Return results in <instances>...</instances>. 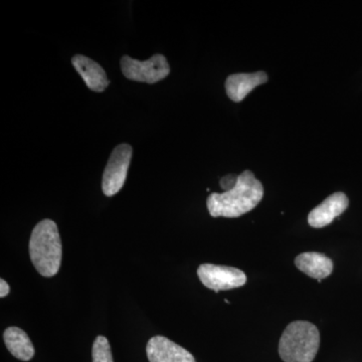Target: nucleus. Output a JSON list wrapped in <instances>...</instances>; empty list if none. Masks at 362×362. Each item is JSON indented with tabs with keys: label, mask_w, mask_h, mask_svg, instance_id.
Returning <instances> with one entry per match:
<instances>
[{
	"label": "nucleus",
	"mask_w": 362,
	"mask_h": 362,
	"mask_svg": "<svg viewBox=\"0 0 362 362\" xmlns=\"http://www.w3.org/2000/svg\"><path fill=\"white\" fill-rule=\"evenodd\" d=\"M264 187L252 171L246 170L238 177L233 189L223 194H211L207 199V209L213 218H239L252 211L263 199Z\"/></svg>",
	"instance_id": "nucleus-1"
},
{
	"label": "nucleus",
	"mask_w": 362,
	"mask_h": 362,
	"mask_svg": "<svg viewBox=\"0 0 362 362\" xmlns=\"http://www.w3.org/2000/svg\"><path fill=\"white\" fill-rule=\"evenodd\" d=\"M30 256L40 275L51 278L58 273L62 262V242L54 221L44 220L35 226L30 235Z\"/></svg>",
	"instance_id": "nucleus-2"
},
{
	"label": "nucleus",
	"mask_w": 362,
	"mask_h": 362,
	"mask_svg": "<svg viewBox=\"0 0 362 362\" xmlns=\"http://www.w3.org/2000/svg\"><path fill=\"white\" fill-rule=\"evenodd\" d=\"M319 346L320 334L316 326L308 321H294L281 337L279 354L285 362H312Z\"/></svg>",
	"instance_id": "nucleus-3"
},
{
	"label": "nucleus",
	"mask_w": 362,
	"mask_h": 362,
	"mask_svg": "<svg viewBox=\"0 0 362 362\" xmlns=\"http://www.w3.org/2000/svg\"><path fill=\"white\" fill-rule=\"evenodd\" d=\"M121 70L123 75L136 82L156 84L163 80L170 73V66L163 54H156L147 61H138L124 56L121 59Z\"/></svg>",
	"instance_id": "nucleus-4"
},
{
	"label": "nucleus",
	"mask_w": 362,
	"mask_h": 362,
	"mask_svg": "<svg viewBox=\"0 0 362 362\" xmlns=\"http://www.w3.org/2000/svg\"><path fill=\"white\" fill-rule=\"evenodd\" d=\"M132 153V147L125 143L118 145L112 152L102 178V190L106 197H113L123 187Z\"/></svg>",
	"instance_id": "nucleus-5"
},
{
	"label": "nucleus",
	"mask_w": 362,
	"mask_h": 362,
	"mask_svg": "<svg viewBox=\"0 0 362 362\" xmlns=\"http://www.w3.org/2000/svg\"><path fill=\"white\" fill-rule=\"evenodd\" d=\"M197 276L202 284L216 293L242 287L247 280L240 269L214 264H202L197 269Z\"/></svg>",
	"instance_id": "nucleus-6"
},
{
	"label": "nucleus",
	"mask_w": 362,
	"mask_h": 362,
	"mask_svg": "<svg viewBox=\"0 0 362 362\" xmlns=\"http://www.w3.org/2000/svg\"><path fill=\"white\" fill-rule=\"evenodd\" d=\"M149 362H195L187 349L164 337H154L147 343Z\"/></svg>",
	"instance_id": "nucleus-7"
},
{
	"label": "nucleus",
	"mask_w": 362,
	"mask_h": 362,
	"mask_svg": "<svg viewBox=\"0 0 362 362\" xmlns=\"http://www.w3.org/2000/svg\"><path fill=\"white\" fill-rule=\"evenodd\" d=\"M349 204V199L343 192L331 194L315 209H312L308 216L309 225L315 228L330 225L335 218L346 211Z\"/></svg>",
	"instance_id": "nucleus-8"
},
{
	"label": "nucleus",
	"mask_w": 362,
	"mask_h": 362,
	"mask_svg": "<svg viewBox=\"0 0 362 362\" xmlns=\"http://www.w3.org/2000/svg\"><path fill=\"white\" fill-rule=\"evenodd\" d=\"M265 71L252 74H235L228 76L226 81V92L233 102H242L255 88L268 82Z\"/></svg>",
	"instance_id": "nucleus-9"
},
{
	"label": "nucleus",
	"mask_w": 362,
	"mask_h": 362,
	"mask_svg": "<svg viewBox=\"0 0 362 362\" xmlns=\"http://www.w3.org/2000/svg\"><path fill=\"white\" fill-rule=\"evenodd\" d=\"M71 63L90 90L94 92H103L110 84L104 69L88 57L76 54L71 59Z\"/></svg>",
	"instance_id": "nucleus-10"
},
{
	"label": "nucleus",
	"mask_w": 362,
	"mask_h": 362,
	"mask_svg": "<svg viewBox=\"0 0 362 362\" xmlns=\"http://www.w3.org/2000/svg\"><path fill=\"white\" fill-rule=\"evenodd\" d=\"M295 265L309 277L322 281L333 271L332 259L321 252H309L300 254L295 259Z\"/></svg>",
	"instance_id": "nucleus-11"
},
{
	"label": "nucleus",
	"mask_w": 362,
	"mask_h": 362,
	"mask_svg": "<svg viewBox=\"0 0 362 362\" xmlns=\"http://www.w3.org/2000/svg\"><path fill=\"white\" fill-rule=\"evenodd\" d=\"M4 343L14 357L23 361H28L35 356V349L30 337L18 327H8L4 333Z\"/></svg>",
	"instance_id": "nucleus-12"
},
{
	"label": "nucleus",
	"mask_w": 362,
	"mask_h": 362,
	"mask_svg": "<svg viewBox=\"0 0 362 362\" xmlns=\"http://www.w3.org/2000/svg\"><path fill=\"white\" fill-rule=\"evenodd\" d=\"M93 362H114L110 343L104 337L95 339L92 349Z\"/></svg>",
	"instance_id": "nucleus-13"
},
{
	"label": "nucleus",
	"mask_w": 362,
	"mask_h": 362,
	"mask_svg": "<svg viewBox=\"0 0 362 362\" xmlns=\"http://www.w3.org/2000/svg\"><path fill=\"white\" fill-rule=\"evenodd\" d=\"M238 177H239V176L233 175H226L225 177L221 180V187L223 188L225 192L233 189V188L235 187V185H237Z\"/></svg>",
	"instance_id": "nucleus-14"
},
{
	"label": "nucleus",
	"mask_w": 362,
	"mask_h": 362,
	"mask_svg": "<svg viewBox=\"0 0 362 362\" xmlns=\"http://www.w3.org/2000/svg\"><path fill=\"white\" fill-rule=\"evenodd\" d=\"M9 291H11V288H9V285L7 284L6 281L4 279L0 280V297L4 298L8 295Z\"/></svg>",
	"instance_id": "nucleus-15"
}]
</instances>
